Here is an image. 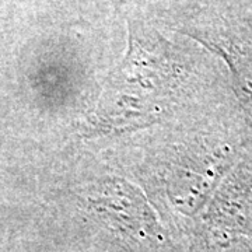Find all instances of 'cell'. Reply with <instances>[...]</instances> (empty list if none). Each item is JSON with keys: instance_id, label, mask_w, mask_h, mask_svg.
<instances>
[{"instance_id": "6da1fadb", "label": "cell", "mask_w": 252, "mask_h": 252, "mask_svg": "<svg viewBox=\"0 0 252 252\" xmlns=\"http://www.w3.org/2000/svg\"><path fill=\"white\" fill-rule=\"evenodd\" d=\"M172 77V63L160 38L130 24L129 51L95 111V126L125 129L153 121L168 98Z\"/></svg>"}, {"instance_id": "7a4b0ae2", "label": "cell", "mask_w": 252, "mask_h": 252, "mask_svg": "<svg viewBox=\"0 0 252 252\" xmlns=\"http://www.w3.org/2000/svg\"><path fill=\"white\" fill-rule=\"evenodd\" d=\"M207 44L213 46L228 63L237 94L252 119V38L219 34L210 36Z\"/></svg>"}]
</instances>
